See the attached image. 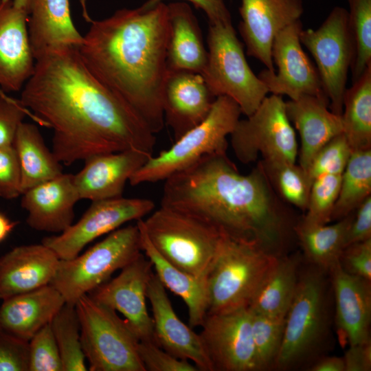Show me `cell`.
Wrapping results in <instances>:
<instances>
[{
    "mask_svg": "<svg viewBox=\"0 0 371 371\" xmlns=\"http://www.w3.org/2000/svg\"><path fill=\"white\" fill-rule=\"evenodd\" d=\"M19 100L37 122L52 128V150L62 164L126 150L153 156L155 134L95 78L76 47L56 49L36 60Z\"/></svg>",
    "mask_w": 371,
    "mask_h": 371,
    "instance_id": "6da1fadb",
    "label": "cell"
},
{
    "mask_svg": "<svg viewBox=\"0 0 371 371\" xmlns=\"http://www.w3.org/2000/svg\"><path fill=\"white\" fill-rule=\"evenodd\" d=\"M164 181L161 205L275 255L295 225L260 163L243 175L227 152L206 155Z\"/></svg>",
    "mask_w": 371,
    "mask_h": 371,
    "instance_id": "7a4b0ae2",
    "label": "cell"
},
{
    "mask_svg": "<svg viewBox=\"0 0 371 371\" xmlns=\"http://www.w3.org/2000/svg\"><path fill=\"white\" fill-rule=\"evenodd\" d=\"M90 23L78 48L84 63L154 134L160 132L165 124L162 99L168 71V5L123 8Z\"/></svg>",
    "mask_w": 371,
    "mask_h": 371,
    "instance_id": "3957f363",
    "label": "cell"
},
{
    "mask_svg": "<svg viewBox=\"0 0 371 371\" xmlns=\"http://www.w3.org/2000/svg\"><path fill=\"white\" fill-rule=\"evenodd\" d=\"M278 258L255 242L223 234L207 276V313L249 307Z\"/></svg>",
    "mask_w": 371,
    "mask_h": 371,
    "instance_id": "277c9868",
    "label": "cell"
},
{
    "mask_svg": "<svg viewBox=\"0 0 371 371\" xmlns=\"http://www.w3.org/2000/svg\"><path fill=\"white\" fill-rule=\"evenodd\" d=\"M137 222L164 259L193 276L207 279L222 232L192 215L162 205Z\"/></svg>",
    "mask_w": 371,
    "mask_h": 371,
    "instance_id": "5b68a950",
    "label": "cell"
},
{
    "mask_svg": "<svg viewBox=\"0 0 371 371\" xmlns=\"http://www.w3.org/2000/svg\"><path fill=\"white\" fill-rule=\"evenodd\" d=\"M240 114L239 106L232 99L216 97L201 123L175 140L168 150L150 157L128 182L135 186L165 181L206 155L227 152V137L234 130Z\"/></svg>",
    "mask_w": 371,
    "mask_h": 371,
    "instance_id": "8992f818",
    "label": "cell"
},
{
    "mask_svg": "<svg viewBox=\"0 0 371 371\" xmlns=\"http://www.w3.org/2000/svg\"><path fill=\"white\" fill-rule=\"evenodd\" d=\"M75 306L89 370L146 371L138 354L140 341L125 319L87 294Z\"/></svg>",
    "mask_w": 371,
    "mask_h": 371,
    "instance_id": "52a82bcc",
    "label": "cell"
},
{
    "mask_svg": "<svg viewBox=\"0 0 371 371\" xmlns=\"http://www.w3.org/2000/svg\"><path fill=\"white\" fill-rule=\"evenodd\" d=\"M143 252L139 228L135 225L120 227L82 254L60 260L49 284L65 302L75 305L82 296L108 281Z\"/></svg>",
    "mask_w": 371,
    "mask_h": 371,
    "instance_id": "ba28073f",
    "label": "cell"
},
{
    "mask_svg": "<svg viewBox=\"0 0 371 371\" xmlns=\"http://www.w3.org/2000/svg\"><path fill=\"white\" fill-rule=\"evenodd\" d=\"M207 59L202 74L212 95H225L247 117L258 107L269 91L251 69L232 24L209 23Z\"/></svg>",
    "mask_w": 371,
    "mask_h": 371,
    "instance_id": "9c48e42d",
    "label": "cell"
},
{
    "mask_svg": "<svg viewBox=\"0 0 371 371\" xmlns=\"http://www.w3.org/2000/svg\"><path fill=\"white\" fill-rule=\"evenodd\" d=\"M236 158L244 164L257 159L295 163L298 144L282 95L266 96L246 119L239 120L230 135Z\"/></svg>",
    "mask_w": 371,
    "mask_h": 371,
    "instance_id": "30bf717a",
    "label": "cell"
},
{
    "mask_svg": "<svg viewBox=\"0 0 371 371\" xmlns=\"http://www.w3.org/2000/svg\"><path fill=\"white\" fill-rule=\"evenodd\" d=\"M300 40L315 61L330 110L341 115L348 71L353 60L348 10L335 7L317 29H302Z\"/></svg>",
    "mask_w": 371,
    "mask_h": 371,
    "instance_id": "8fae6325",
    "label": "cell"
},
{
    "mask_svg": "<svg viewBox=\"0 0 371 371\" xmlns=\"http://www.w3.org/2000/svg\"><path fill=\"white\" fill-rule=\"evenodd\" d=\"M310 270L299 276L287 311L281 347L275 367L286 369L302 361L316 348L325 329L326 296L322 271Z\"/></svg>",
    "mask_w": 371,
    "mask_h": 371,
    "instance_id": "7c38bea8",
    "label": "cell"
},
{
    "mask_svg": "<svg viewBox=\"0 0 371 371\" xmlns=\"http://www.w3.org/2000/svg\"><path fill=\"white\" fill-rule=\"evenodd\" d=\"M154 209V202L143 198L120 196L92 201L76 223L58 235L44 238L42 243L52 249L60 260H69L96 238L128 222L143 218Z\"/></svg>",
    "mask_w": 371,
    "mask_h": 371,
    "instance_id": "4fadbf2b",
    "label": "cell"
},
{
    "mask_svg": "<svg viewBox=\"0 0 371 371\" xmlns=\"http://www.w3.org/2000/svg\"><path fill=\"white\" fill-rule=\"evenodd\" d=\"M199 335L213 371L258 370L249 307L207 313Z\"/></svg>",
    "mask_w": 371,
    "mask_h": 371,
    "instance_id": "5bb4252c",
    "label": "cell"
},
{
    "mask_svg": "<svg viewBox=\"0 0 371 371\" xmlns=\"http://www.w3.org/2000/svg\"><path fill=\"white\" fill-rule=\"evenodd\" d=\"M302 29L299 19L278 34L271 47L272 60L278 71L271 72L265 69L258 77L269 93L285 95L290 100H296L303 95L327 98L316 67L302 49L300 40Z\"/></svg>",
    "mask_w": 371,
    "mask_h": 371,
    "instance_id": "9a60e30c",
    "label": "cell"
},
{
    "mask_svg": "<svg viewBox=\"0 0 371 371\" xmlns=\"http://www.w3.org/2000/svg\"><path fill=\"white\" fill-rule=\"evenodd\" d=\"M153 264L143 252L89 295L124 316L140 341H154L153 319L146 306V290Z\"/></svg>",
    "mask_w": 371,
    "mask_h": 371,
    "instance_id": "2e32d148",
    "label": "cell"
},
{
    "mask_svg": "<svg viewBox=\"0 0 371 371\" xmlns=\"http://www.w3.org/2000/svg\"><path fill=\"white\" fill-rule=\"evenodd\" d=\"M302 0H241L240 34L248 56L275 72L271 57L274 38L282 30L300 19Z\"/></svg>",
    "mask_w": 371,
    "mask_h": 371,
    "instance_id": "e0dca14e",
    "label": "cell"
},
{
    "mask_svg": "<svg viewBox=\"0 0 371 371\" xmlns=\"http://www.w3.org/2000/svg\"><path fill=\"white\" fill-rule=\"evenodd\" d=\"M153 312L155 343L172 356L191 361L201 371H213L199 334L176 314L166 288L153 272L146 290Z\"/></svg>",
    "mask_w": 371,
    "mask_h": 371,
    "instance_id": "ac0fdd59",
    "label": "cell"
},
{
    "mask_svg": "<svg viewBox=\"0 0 371 371\" xmlns=\"http://www.w3.org/2000/svg\"><path fill=\"white\" fill-rule=\"evenodd\" d=\"M215 98L201 74L168 70L163 89V111L175 141L207 117Z\"/></svg>",
    "mask_w": 371,
    "mask_h": 371,
    "instance_id": "d6986e66",
    "label": "cell"
},
{
    "mask_svg": "<svg viewBox=\"0 0 371 371\" xmlns=\"http://www.w3.org/2000/svg\"><path fill=\"white\" fill-rule=\"evenodd\" d=\"M28 19L13 0H0V87L3 92L21 91L34 72Z\"/></svg>",
    "mask_w": 371,
    "mask_h": 371,
    "instance_id": "ffe728a7",
    "label": "cell"
},
{
    "mask_svg": "<svg viewBox=\"0 0 371 371\" xmlns=\"http://www.w3.org/2000/svg\"><path fill=\"white\" fill-rule=\"evenodd\" d=\"M151 157L139 150H126L87 159L82 168L74 175L80 200L92 202L122 196L126 182Z\"/></svg>",
    "mask_w": 371,
    "mask_h": 371,
    "instance_id": "44dd1931",
    "label": "cell"
},
{
    "mask_svg": "<svg viewBox=\"0 0 371 371\" xmlns=\"http://www.w3.org/2000/svg\"><path fill=\"white\" fill-rule=\"evenodd\" d=\"M21 196L27 225L36 231L54 234L73 224L75 205L80 200L74 175L65 173L30 188Z\"/></svg>",
    "mask_w": 371,
    "mask_h": 371,
    "instance_id": "7402d4cb",
    "label": "cell"
},
{
    "mask_svg": "<svg viewBox=\"0 0 371 371\" xmlns=\"http://www.w3.org/2000/svg\"><path fill=\"white\" fill-rule=\"evenodd\" d=\"M335 294L339 340L352 346L370 339V281L350 274L339 262L329 269Z\"/></svg>",
    "mask_w": 371,
    "mask_h": 371,
    "instance_id": "603a6c76",
    "label": "cell"
},
{
    "mask_svg": "<svg viewBox=\"0 0 371 371\" xmlns=\"http://www.w3.org/2000/svg\"><path fill=\"white\" fill-rule=\"evenodd\" d=\"M60 258L41 244L17 246L0 257V299L49 284Z\"/></svg>",
    "mask_w": 371,
    "mask_h": 371,
    "instance_id": "cb8c5ba5",
    "label": "cell"
},
{
    "mask_svg": "<svg viewBox=\"0 0 371 371\" xmlns=\"http://www.w3.org/2000/svg\"><path fill=\"white\" fill-rule=\"evenodd\" d=\"M328 105L327 98L312 95L285 102L286 115L300 135L299 165L305 171L319 149L343 133L341 116L333 113Z\"/></svg>",
    "mask_w": 371,
    "mask_h": 371,
    "instance_id": "d4e9b609",
    "label": "cell"
},
{
    "mask_svg": "<svg viewBox=\"0 0 371 371\" xmlns=\"http://www.w3.org/2000/svg\"><path fill=\"white\" fill-rule=\"evenodd\" d=\"M65 303L51 284L3 300L0 306V332L29 342Z\"/></svg>",
    "mask_w": 371,
    "mask_h": 371,
    "instance_id": "484cf974",
    "label": "cell"
},
{
    "mask_svg": "<svg viewBox=\"0 0 371 371\" xmlns=\"http://www.w3.org/2000/svg\"><path fill=\"white\" fill-rule=\"evenodd\" d=\"M28 32L35 61L49 52L76 47L83 36L71 16L69 0H35L29 14Z\"/></svg>",
    "mask_w": 371,
    "mask_h": 371,
    "instance_id": "4316f807",
    "label": "cell"
},
{
    "mask_svg": "<svg viewBox=\"0 0 371 371\" xmlns=\"http://www.w3.org/2000/svg\"><path fill=\"white\" fill-rule=\"evenodd\" d=\"M168 8V70L188 71L202 75L207 63V51L192 9L186 2L171 3Z\"/></svg>",
    "mask_w": 371,
    "mask_h": 371,
    "instance_id": "83f0119b",
    "label": "cell"
},
{
    "mask_svg": "<svg viewBox=\"0 0 371 371\" xmlns=\"http://www.w3.org/2000/svg\"><path fill=\"white\" fill-rule=\"evenodd\" d=\"M143 253L150 260L155 274L166 289L181 297L188 311L189 326H201L208 309L207 279L193 276L175 267L154 248L143 228L136 223Z\"/></svg>",
    "mask_w": 371,
    "mask_h": 371,
    "instance_id": "f1b7e54d",
    "label": "cell"
},
{
    "mask_svg": "<svg viewBox=\"0 0 371 371\" xmlns=\"http://www.w3.org/2000/svg\"><path fill=\"white\" fill-rule=\"evenodd\" d=\"M12 145L20 164L22 194L63 173L62 164L45 145L36 125L23 122Z\"/></svg>",
    "mask_w": 371,
    "mask_h": 371,
    "instance_id": "f546056e",
    "label": "cell"
},
{
    "mask_svg": "<svg viewBox=\"0 0 371 371\" xmlns=\"http://www.w3.org/2000/svg\"><path fill=\"white\" fill-rule=\"evenodd\" d=\"M297 271V258H278L253 297L249 308L267 316L285 318L296 291Z\"/></svg>",
    "mask_w": 371,
    "mask_h": 371,
    "instance_id": "4dcf8cb0",
    "label": "cell"
},
{
    "mask_svg": "<svg viewBox=\"0 0 371 371\" xmlns=\"http://www.w3.org/2000/svg\"><path fill=\"white\" fill-rule=\"evenodd\" d=\"M351 214L332 225L310 224L300 220L293 228L306 258L316 267L330 269L345 248Z\"/></svg>",
    "mask_w": 371,
    "mask_h": 371,
    "instance_id": "1f68e13d",
    "label": "cell"
},
{
    "mask_svg": "<svg viewBox=\"0 0 371 371\" xmlns=\"http://www.w3.org/2000/svg\"><path fill=\"white\" fill-rule=\"evenodd\" d=\"M352 151L371 148V65L346 89L341 115Z\"/></svg>",
    "mask_w": 371,
    "mask_h": 371,
    "instance_id": "d6a6232c",
    "label": "cell"
},
{
    "mask_svg": "<svg viewBox=\"0 0 371 371\" xmlns=\"http://www.w3.org/2000/svg\"><path fill=\"white\" fill-rule=\"evenodd\" d=\"M371 148L352 151L341 174L337 199L331 221H338L352 214L371 196Z\"/></svg>",
    "mask_w": 371,
    "mask_h": 371,
    "instance_id": "836d02e7",
    "label": "cell"
},
{
    "mask_svg": "<svg viewBox=\"0 0 371 371\" xmlns=\"http://www.w3.org/2000/svg\"><path fill=\"white\" fill-rule=\"evenodd\" d=\"M280 199L305 211L313 181L300 165L283 161H259Z\"/></svg>",
    "mask_w": 371,
    "mask_h": 371,
    "instance_id": "e575fe53",
    "label": "cell"
},
{
    "mask_svg": "<svg viewBox=\"0 0 371 371\" xmlns=\"http://www.w3.org/2000/svg\"><path fill=\"white\" fill-rule=\"evenodd\" d=\"M50 325L59 350L63 371H87L75 305L65 303L53 317Z\"/></svg>",
    "mask_w": 371,
    "mask_h": 371,
    "instance_id": "d590c367",
    "label": "cell"
},
{
    "mask_svg": "<svg viewBox=\"0 0 371 371\" xmlns=\"http://www.w3.org/2000/svg\"><path fill=\"white\" fill-rule=\"evenodd\" d=\"M348 29L353 45L350 67L356 81L371 65V0H348Z\"/></svg>",
    "mask_w": 371,
    "mask_h": 371,
    "instance_id": "8d00e7d4",
    "label": "cell"
},
{
    "mask_svg": "<svg viewBox=\"0 0 371 371\" xmlns=\"http://www.w3.org/2000/svg\"><path fill=\"white\" fill-rule=\"evenodd\" d=\"M251 312L257 368L258 370H265L275 366L282 341L285 318Z\"/></svg>",
    "mask_w": 371,
    "mask_h": 371,
    "instance_id": "74e56055",
    "label": "cell"
},
{
    "mask_svg": "<svg viewBox=\"0 0 371 371\" xmlns=\"http://www.w3.org/2000/svg\"><path fill=\"white\" fill-rule=\"evenodd\" d=\"M341 175H326L315 178L312 183L306 214L302 219L310 224L324 225L331 221L337 199Z\"/></svg>",
    "mask_w": 371,
    "mask_h": 371,
    "instance_id": "f35d334b",
    "label": "cell"
},
{
    "mask_svg": "<svg viewBox=\"0 0 371 371\" xmlns=\"http://www.w3.org/2000/svg\"><path fill=\"white\" fill-rule=\"evenodd\" d=\"M352 149L344 135L341 133L327 142L315 154L306 172L313 181L326 175H341L349 160Z\"/></svg>",
    "mask_w": 371,
    "mask_h": 371,
    "instance_id": "ab89813d",
    "label": "cell"
},
{
    "mask_svg": "<svg viewBox=\"0 0 371 371\" xmlns=\"http://www.w3.org/2000/svg\"><path fill=\"white\" fill-rule=\"evenodd\" d=\"M29 371H63L50 323L41 328L29 341Z\"/></svg>",
    "mask_w": 371,
    "mask_h": 371,
    "instance_id": "60d3db41",
    "label": "cell"
},
{
    "mask_svg": "<svg viewBox=\"0 0 371 371\" xmlns=\"http://www.w3.org/2000/svg\"><path fill=\"white\" fill-rule=\"evenodd\" d=\"M138 354L146 371H199L194 363L172 356L153 341H139Z\"/></svg>",
    "mask_w": 371,
    "mask_h": 371,
    "instance_id": "b9f144b4",
    "label": "cell"
},
{
    "mask_svg": "<svg viewBox=\"0 0 371 371\" xmlns=\"http://www.w3.org/2000/svg\"><path fill=\"white\" fill-rule=\"evenodd\" d=\"M21 168L13 145L0 146V197L5 199L21 196Z\"/></svg>",
    "mask_w": 371,
    "mask_h": 371,
    "instance_id": "7bdbcfd3",
    "label": "cell"
},
{
    "mask_svg": "<svg viewBox=\"0 0 371 371\" xmlns=\"http://www.w3.org/2000/svg\"><path fill=\"white\" fill-rule=\"evenodd\" d=\"M27 115L36 120L19 100L8 97L4 92L0 93V146L12 145L16 131Z\"/></svg>",
    "mask_w": 371,
    "mask_h": 371,
    "instance_id": "ee69618b",
    "label": "cell"
},
{
    "mask_svg": "<svg viewBox=\"0 0 371 371\" xmlns=\"http://www.w3.org/2000/svg\"><path fill=\"white\" fill-rule=\"evenodd\" d=\"M0 371H29V342L0 332Z\"/></svg>",
    "mask_w": 371,
    "mask_h": 371,
    "instance_id": "f6af8a7d",
    "label": "cell"
},
{
    "mask_svg": "<svg viewBox=\"0 0 371 371\" xmlns=\"http://www.w3.org/2000/svg\"><path fill=\"white\" fill-rule=\"evenodd\" d=\"M339 262L350 274L371 281V238L347 246Z\"/></svg>",
    "mask_w": 371,
    "mask_h": 371,
    "instance_id": "bcb514c9",
    "label": "cell"
},
{
    "mask_svg": "<svg viewBox=\"0 0 371 371\" xmlns=\"http://www.w3.org/2000/svg\"><path fill=\"white\" fill-rule=\"evenodd\" d=\"M370 238L371 196L366 199L352 213L346 236L345 248Z\"/></svg>",
    "mask_w": 371,
    "mask_h": 371,
    "instance_id": "7dc6e473",
    "label": "cell"
},
{
    "mask_svg": "<svg viewBox=\"0 0 371 371\" xmlns=\"http://www.w3.org/2000/svg\"><path fill=\"white\" fill-rule=\"evenodd\" d=\"M164 0H147L142 5L153 7ZM192 3L196 8L203 11L210 24H232L230 12L225 0H185Z\"/></svg>",
    "mask_w": 371,
    "mask_h": 371,
    "instance_id": "c3c4849f",
    "label": "cell"
},
{
    "mask_svg": "<svg viewBox=\"0 0 371 371\" xmlns=\"http://www.w3.org/2000/svg\"><path fill=\"white\" fill-rule=\"evenodd\" d=\"M345 371H370L371 370L370 340L349 346L343 357Z\"/></svg>",
    "mask_w": 371,
    "mask_h": 371,
    "instance_id": "681fc988",
    "label": "cell"
},
{
    "mask_svg": "<svg viewBox=\"0 0 371 371\" xmlns=\"http://www.w3.org/2000/svg\"><path fill=\"white\" fill-rule=\"evenodd\" d=\"M312 371H345L343 357H327L318 360L310 369Z\"/></svg>",
    "mask_w": 371,
    "mask_h": 371,
    "instance_id": "f907efd6",
    "label": "cell"
},
{
    "mask_svg": "<svg viewBox=\"0 0 371 371\" xmlns=\"http://www.w3.org/2000/svg\"><path fill=\"white\" fill-rule=\"evenodd\" d=\"M17 224L18 222L12 221L3 213L0 212V243L8 236Z\"/></svg>",
    "mask_w": 371,
    "mask_h": 371,
    "instance_id": "816d5d0a",
    "label": "cell"
},
{
    "mask_svg": "<svg viewBox=\"0 0 371 371\" xmlns=\"http://www.w3.org/2000/svg\"><path fill=\"white\" fill-rule=\"evenodd\" d=\"M35 0H13L14 5L28 15L30 14L32 8Z\"/></svg>",
    "mask_w": 371,
    "mask_h": 371,
    "instance_id": "f5cc1de1",
    "label": "cell"
},
{
    "mask_svg": "<svg viewBox=\"0 0 371 371\" xmlns=\"http://www.w3.org/2000/svg\"><path fill=\"white\" fill-rule=\"evenodd\" d=\"M85 1L86 0H81V3H82V8H83V13H84V16L85 17V19L87 21L90 22L91 20L89 18V16H88L87 12L86 10Z\"/></svg>",
    "mask_w": 371,
    "mask_h": 371,
    "instance_id": "db71d44e",
    "label": "cell"
},
{
    "mask_svg": "<svg viewBox=\"0 0 371 371\" xmlns=\"http://www.w3.org/2000/svg\"><path fill=\"white\" fill-rule=\"evenodd\" d=\"M2 92H3V91L0 89V93H2Z\"/></svg>",
    "mask_w": 371,
    "mask_h": 371,
    "instance_id": "11a10c76",
    "label": "cell"
}]
</instances>
